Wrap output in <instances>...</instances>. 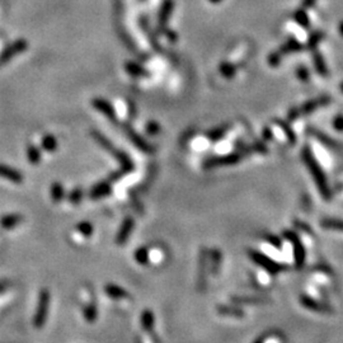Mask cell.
Listing matches in <instances>:
<instances>
[{"label":"cell","mask_w":343,"mask_h":343,"mask_svg":"<svg viewBox=\"0 0 343 343\" xmlns=\"http://www.w3.org/2000/svg\"><path fill=\"white\" fill-rule=\"evenodd\" d=\"M301 155H302V159H304L305 164H306L308 169L310 171L311 175H313L314 182H315V184H317V188L320 192V195H322V197L324 198V200H331L332 193H331V188H329L328 180H327L326 174H324V172H323L320 164L318 163L317 159L314 158L310 148L305 146V148L302 149Z\"/></svg>","instance_id":"cell-1"},{"label":"cell","mask_w":343,"mask_h":343,"mask_svg":"<svg viewBox=\"0 0 343 343\" xmlns=\"http://www.w3.org/2000/svg\"><path fill=\"white\" fill-rule=\"evenodd\" d=\"M48 305H50V294H48L47 290H42L41 294H40L39 308H37L35 320H33L36 328H41L46 323L48 314Z\"/></svg>","instance_id":"cell-2"},{"label":"cell","mask_w":343,"mask_h":343,"mask_svg":"<svg viewBox=\"0 0 343 343\" xmlns=\"http://www.w3.org/2000/svg\"><path fill=\"white\" fill-rule=\"evenodd\" d=\"M242 153H233V154L224 155V157H211L205 160L204 167L206 169H210L215 168V167L233 166V164L238 163L242 159Z\"/></svg>","instance_id":"cell-3"},{"label":"cell","mask_w":343,"mask_h":343,"mask_svg":"<svg viewBox=\"0 0 343 343\" xmlns=\"http://www.w3.org/2000/svg\"><path fill=\"white\" fill-rule=\"evenodd\" d=\"M249 257L252 258V259L255 260L256 263L259 264L260 267H263L264 269H267L268 272L271 273H277L280 272L282 269V267L280 266V264H277L275 262V260H272L271 258L266 257L264 255H262V253H259V252L257 251H249Z\"/></svg>","instance_id":"cell-4"},{"label":"cell","mask_w":343,"mask_h":343,"mask_svg":"<svg viewBox=\"0 0 343 343\" xmlns=\"http://www.w3.org/2000/svg\"><path fill=\"white\" fill-rule=\"evenodd\" d=\"M284 235L285 238L290 240L291 244H293L294 256H295L296 264H298V266H301V264L304 263V259H305V249L304 247H302V243L300 242L299 237H298V235L291 230H285Z\"/></svg>","instance_id":"cell-5"},{"label":"cell","mask_w":343,"mask_h":343,"mask_svg":"<svg viewBox=\"0 0 343 343\" xmlns=\"http://www.w3.org/2000/svg\"><path fill=\"white\" fill-rule=\"evenodd\" d=\"M125 131H126V133H128L129 139L132 141L133 145L136 146L139 150L144 151V153H149V154L154 153V148H153V146H151L150 144L144 139V137L140 136L136 131H133L130 126H126V128H125Z\"/></svg>","instance_id":"cell-6"},{"label":"cell","mask_w":343,"mask_h":343,"mask_svg":"<svg viewBox=\"0 0 343 343\" xmlns=\"http://www.w3.org/2000/svg\"><path fill=\"white\" fill-rule=\"evenodd\" d=\"M332 98L328 97V95H322L319 98H315V99H311V101L306 102V103L302 104L301 107L299 108L300 115H308V113L313 112L317 108H320V107L328 106L331 103Z\"/></svg>","instance_id":"cell-7"},{"label":"cell","mask_w":343,"mask_h":343,"mask_svg":"<svg viewBox=\"0 0 343 343\" xmlns=\"http://www.w3.org/2000/svg\"><path fill=\"white\" fill-rule=\"evenodd\" d=\"M93 107L97 108L99 112H102L103 115H106L108 119L111 120L112 122H117V116H116V111L115 108L112 107V104L110 103L106 99H101V98H97L94 101L92 102Z\"/></svg>","instance_id":"cell-8"},{"label":"cell","mask_w":343,"mask_h":343,"mask_svg":"<svg viewBox=\"0 0 343 343\" xmlns=\"http://www.w3.org/2000/svg\"><path fill=\"white\" fill-rule=\"evenodd\" d=\"M133 225L135 224H133V220L131 219V217L125 219V221L122 222L121 225V228H120L119 234H117V238H116V243H117L119 246H121V244L128 242L131 231H132L133 229Z\"/></svg>","instance_id":"cell-9"},{"label":"cell","mask_w":343,"mask_h":343,"mask_svg":"<svg viewBox=\"0 0 343 343\" xmlns=\"http://www.w3.org/2000/svg\"><path fill=\"white\" fill-rule=\"evenodd\" d=\"M113 157H116V159L119 160L120 166L122 167V172L124 173H129L133 169V163L132 160L128 157V154H125L124 151H120L115 148V150L112 151Z\"/></svg>","instance_id":"cell-10"},{"label":"cell","mask_w":343,"mask_h":343,"mask_svg":"<svg viewBox=\"0 0 343 343\" xmlns=\"http://www.w3.org/2000/svg\"><path fill=\"white\" fill-rule=\"evenodd\" d=\"M111 192V184L108 182H101V183L95 184L92 189H90V193H89V197L92 200H98V198H102L104 196H107Z\"/></svg>","instance_id":"cell-11"},{"label":"cell","mask_w":343,"mask_h":343,"mask_svg":"<svg viewBox=\"0 0 343 343\" xmlns=\"http://www.w3.org/2000/svg\"><path fill=\"white\" fill-rule=\"evenodd\" d=\"M313 60L314 66H315V70L318 71V74L322 75V77H327V75H328V68H327L326 65L324 57L322 56V53H320L319 51H314Z\"/></svg>","instance_id":"cell-12"},{"label":"cell","mask_w":343,"mask_h":343,"mask_svg":"<svg viewBox=\"0 0 343 343\" xmlns=\"http://www.w3.org/2000/svg\"><path fill=\"white\" fill-rule=\"evenodd\" d=\"M172 12H173V1H172V0H166L162 9H160L159 14V26L162 27V28L167 24Z\"/></svg>","instance_id":"cell-13"},{"label":"cell","mask_w":343,"mask_h":343,"mask_svg":"<svg viewBox=\"0 0 343 343\" xmlns=\"http://www.w3.org/2000/svg\"><path fill=\"white\" fill-rule=\"evenodd\" d=\"M302 50V44L300 43L298 40L295 39H290L286 43L284 44L280 50V53L281 55H285V53H291V52H296V51Z\"/></svg>","instance_id":"cell-14"},{"label":"cell","mask_w":343,"mask_h":343,"mask_svg":"<svg viewBox=\"0 0 343 343\" xmlns=\"http://www.w3.org/2000/svg\"><path fill=\"white\" fill-rule=\"evenodd\" d=\"M125 69L132 77H146L148 75V71L142 68V66H140L139 64H135V62H128L125 65Z\"/></svg>","instance_id":"cell-15"},{"label":"cell","mask_w":343,"mask_h":343,"mask_svg":"<svg viewBox=\"0 0 343 343\" xmlns=\"http://www.w3.org/2000/svg\"><path fill=\"white\" fill-rule=\"evenodd\" d=\"M106 293L111 298H113V299H124V298L128 296V293L124 289L116 286V285H108V286H106Z\"/></svg>","instance_id":"cell-16"},{"label":"cell","mask_w":343,"mask_h":343,"mask_svg":"<svg viewBox=\"0 0 343 343\" xmlns=\"http://www.w3.org/2000/svg\"><path fill=\"white\" fill-rule=\"evenodd\" d=\"M294 19L296 21V23L300 24L304 28H309L310 27V19H309L308 14L305 13L304 9H299L296 10L295 14H294Z\"/></svg>","instance_id":"cell-17"},{"label":"cell","mask_w":343,"mask_h":343,"mask_svg":"<svg viewBox=\"0 0 343 343\" xmlns=\"http://www.w3.org/2000/svg\"><path fill=\"white\" fill-rule=\"evenodd\" d=\"M322 226L324 229H331V230L343 231V220L337 219H324L322 220Z\"/></svg>","instance_id":"cell-18"},{"label":"cell","mask_w":343,"mask_h":343,"mask_svg":"<svg viewBox=\"0 0 343 343\" xmlns=\"http://www.w3.org/2000/svg\"><path fill=\"white\" fill-rule=\"evenodd\" d=\"M65 196V191H64V187L60 183H53L51 187V197L55 202H60Z\"/></svg>","instance_id":"cell-19"},{"label":"cell","mask_w":343,"mask_h":343,"mask_svg":"<svg viewBox=\"0 0 343 343\" xmlns=\"http://www.w3.org/2000/svg\"><path fill=\"white\" fill-rule=\"evenodd\" d=\"M141 324L142 328L146 329V331H150L154 326V315L150 310H145L141 315Z\"/></svg>","instance_id":"cell-20"},{"label":"cell","mask_w":343,"mask_h":343,"mask_svg":"<svg viewBox=\"0 0 343 343\" xmlns=\"http://www.w3.org/2000/svg\"><path fill=\"white\" fill-rule=\"evenodd\" d=\"M324 39V33L322 32V31H317V32L311 33L310 37H309L308 40V48L309 50H315V47H317L318 44H319V42L322 41V40Z\"/></svg>","instance_id":"cell-21"},{"label":"cell","mask_w":343,"mask_h":343,"mask_svg":"<svg viewBox=\"0 0 343 343\" xmlns=\"http://www.w3.org/2000/svg\"><path fill=\"white\" fill-rule=\"evenodd\" d=\"M276 124H278V126L284 130V132H285V135H286V137H287V140H289V142L290 144H295L296 142V136H295V133H294V131L291 130V128L289 126V125L286 124V122H284V121H281V120H276Z\"/></svg>","instance_id":"cell-22"},{"label":"cell","mask_w":343,"mask_h":343,"mask_svg":"<svg viewBox=\"0 0 343 343\" xmlns=\"http://www.w3.org/2000/svg\"><path fill=\"white\" fill-rule=\"evenodd\" d=\"M92 135H93V137H94V139L97 140L99 144H101L102 148L106 149L107 151H111V153H112V151L115 150V148H113L112 144H111V142L108 141V139H106V137H104L102 133H99L98 131H93Z\"/></svg>","instance_id":"cell-23"},{"label":"cell","mask_w":343,"mask_h":343,"mask_svg":"<svg viewBox=\"0 0 343 343\" xmlns=\"http://www.w3.org/2000/svg\"><path fill=\"white\" fill-rule=\"evenodd\" d=\"M0 174L9 178L10 180H14V182H21L22 180L21 174H19L18 172L13 171V169L10 168H6V167H1V168H0Z\"/></svg>","instance_id":"cell-24"},{"label":"cell","mask_w":343,"mask_h":343,"mask_svg":"<svg viewBox=\"0 0 343 343\" xmlns=\"http://www.w3.org/2000/svg\"><path fill=\"white\" fill-rule=\"evenodd\" d=\"M42 146H43L44 150L47 151H53L55 149L57 148V141L56 139L53 136H51V135H47V136H44L43 139H42Z\"/></svg>","instance_id":"cell-25"},{"label":"cell","mask_w":343,"mask_h":343,"mask_svg":"<svg viewBox=\"0 0 343 343\" xmlns=\"http://www.w3.org/2000/svg\"><path fill=\"white\" fill-rule=\"evenodd\" d=\"M220 71H221V74L224 75L225 78H228V79H230V78H233L234 75H235V68H234L231 64H228V62L221 64Z\"/></svg>","instance_id":"cell-26"},{"label":"cell","mask_w":343,"mask_h":343,"mask_svg":"<svg viewBox=\"0 0 343 343\" xmlns=\"http://www.w3.org/2000/svg\"><path fill=\"white\" fill-rule=\"evenodd\" d=\"M78 230L83 234L84 237H90V235L93 234V226H92V224H90V222L83 221L78 225Z\"/></svg>","instance_id":"cell-27"},{"label":"cell","mask_w":343,"mask_h":343,"mask_svg":"<svg viewBox=\"0 0 343 343\" xmlns=\"http://www.w3.org/2000/svg\"><path fill=\"white\" fill-rule=\"evenodd\" d=\"M135 258L139 263L145 264L149 259V253L148 249L146 248H139L136 252H135Z\"/></svg>","instance_id":"cell-28"},{"label":"cell","mask_w":343,"mask_h":343,"mask_svg":"<svg viewBox=\"0 0 343 343\" xmlns=\"http://www.w3.org/2000/svg\"><path fill=\"white\" fill-rule=\"evenodd\" d=\"M83 196H84L83 189L78 187V188H74L73 191H71L70 195H69V200H70L73 204H79V202L82 201Z\"/></svg>","instance_id":"cell-29"},{"label":"cell","mask_w":343,"mask_h":343,"mask_svg":"<svg viewBox=\"0 0 343 343\" xmlns=\"http://www.w3.org/2000/svg\"><path fill=\"white\" fill-rule=\"evenodd\" d=\"M84 315H86L88 322H94L95 318H97V309H95V305H89L88 308L84 309Z\"/></svg>","instance_id":"cell-30"},{"label":"cell","mask_w":343,"mask_h":343,"mask_svg":"<svg viewBox=\"0 0 343 343\" xmlns=\"http://www.w3.org/2000/svg\"><path fill=\"white\" fill-rule=\"evenodd\" d=\"M225 131H226V128L214 129V130H211L210 132L207 133V136L210 137L211 140H214V141H216V140L221 139V137L224 136V135H225Z\"/></svg>","instance_id":"cell-31"},{"label":"cell","mask_w":343,"mask_h":343,"mask_svg":"<svg viewBox=\"0 0 343 343\" xmlns=\"http://www.w3.org/2000/svg\"><path fill=\"white\" fill-rule=\"evenodd\" d=\"M296 75L301 82H308L310 79V74H309V70L305 66H299L296 69Z\"/></svg>","instance_id":"cell-32"},{"label":"cell","mask_w":343,"mask_h":343,"mask_svg":"<svg viewBox=\"0 0 343 343\" xmlns=\"http://www.w3.org/2000/svg\"><path fill=\"white\" fill-rule=\"evenodd\" d=\"M220 260H221V253H220L219 251H214L213 252V273L217 272Z\"/></svg>","instance_id":"cell-33"},{"label":"cell","mask_w":343,"mask_h":343,"mask_svg":"<svg viewBox=\"0 0 343 343\" xmlns=\"http://www.w3.org/2000/svg\"><path fill=\"white\" fill-rule=\"evenodd\" d=\"M281 53L280 52H272L268 56V62L271 66H278L280 65V61H281Z\"/></svg>","instance_id":"cell-34"},{"label":"cell","mask_w":343,"mask_h":343,"mask_svg":"<svg viewBox=\"0 0 343 343\" xmlns=\"http://www.w3.org/2000/svg\"><path fill=\"white\" fill-rule=\"evenodd\" d=\"M159 131L160 128L157 122H149V124L146 125V132H148L149 135H157Z\"/></svg>","instance_id":"cell-35"},{"label":"cell","mask_w":343,"mask_h":343,"mask_svg":"<svg viewBox=\"0 0 343 343\" xmlns=\"http://www.w3.org/2000/svg\"><path fill=\"white\" fill-rule=\"evenodd\" d=\"M28 158H30V160L32 163H37L40 160L39 150L36 148H33V146H31V148L28 149Z\"/></svg>","instance_id":"cell-36"},{"label":"cell","mask_w":343,"mask_h":343,"mask_svg":"<svg viewBox=\"0 0 343 343\" xmlns=\"http://www.w3.org/2000/svg\"><path fill=\"white\" fill-rule=\"evenodd\" d=\"M264 238H266V240H268L271 244H272L273 247H276V248H278V249H281V247H282V243H281V240L278 239L277 237H275V235H269V234H267V235H264Z\"/></svg>","instance_id":"cell-37"},{"label":"cell","mask_w":343,"mask_h":343,"mask_svg":"<svg viewBox=\"0 0 343 343\" xmlns=\"http://www.w3.org/2000/svg\"><path fill=\"white\" fill-rule=\"evenodd\" d=\"M333 128L337 131H343V116L337 115L333 120Z\"/></svg>","instance_id":"cell-38"},{"label":"cell","mask_w":343,"mask_h":343,"mask_svg":"<svg viewBox=\"0 0 343 343\" xmlns=\"http://www.w3.org/2000/svg\"><path fill=\"white\" fill-rule=\"evenodd\" d=\"M219 311L221 314H233V315H243V313L240 310H238V309H234V310H231V309H229L228 306H220Z\"/></svg>","instance_id":"cell-39"},{"label":"cell","mask_w":343,"mask_h":343,"mask_svg":"<svg viewBox=\"0 0 343 343\" xmlns=\"http://www.w3.org/2000/svg\"><path fill=\"white\" fill-rule=\"evenodd\" d=\"M300 116V111L298 107H294V108H291L290 111H289V113H287V119H289V121H294V120H296L298 117Z\"/></svg>","instance_id":"cell-40"},{"label":"cell","mask_w":343,"mask_h":343,"mask_svg":"<svg viewBox=\"0 0 343 343\" xmlns=\"http://www.w3.org/2000/svg\"><path fill=\"white\" fill-rule=\"evenodd\" d=\"M255 149H256V150H257V151H259V153H263V154H264V153H267V148H266V146H264L263 144H262V142H260V141H257V142H256V144H255Z\"/></svg>","instance_id":"cell-41"},{"label":"cell","mask_w":343,"mask_h":343,"mask_svg":"<svg viewBox=\"0 0 343 343\" xmlns=\"http://www.w3.org/2000/svg\"><path fill=\"white\" fill-rule=\"evenodd\" d=\"M317 0H302V8L304 9H309L315 4Z\"/></svg>","instance_id":"cell-42"},{"label":"cell","mask_w":343,"mask_h":343,"mask_svg":"<svg viewBox=\"0 0 343 343\" xmlns=\"http://www.w3.org/2000/svg\"><path fill=\"white\" fill-rule=\"evenodd\" d=\"M295 225H296V226H299L300 229H302V230H304V231H306V233H308V231H309V233H311L310 229L308 228L309 225L304 224V222H301V221H295Z\"/></svg>","instance_id":"cell-43"},{"label":"cell","mask_w":343,"mask_h":343,"mask_svg":"<svg viewBox=\"0 0 343 343\" xmlns=\"http://www.w3.org/2000/svg\"><path fill=\"white\" fill-rule=\"evenodd\" d=\"M263 137L266 140H272V131H271V129H268V128H266L263 130Z\"/></svg>","instance_id":"cell-44"},{"label":"cell","mask_w":343,"mask_h":343,"mask_svg":"<svg viewBox=\"0 0 343 343\" xmlns=\"http://www.w3.org/2000/svg\"><path fill=\"white\" fill-rule=\"evenodd\" d=\"M204 271V258H201V272ZM202 280H204V277H202V273H200V282H198V286L201 287L202 286Z\"/></svg>","instance_id":"cell-45"},{"label":"cell","mask_w":343,"mask_h":343,"mask_svg":"<svg viewBox=\"0 0 343 343\" xmlns=\"http://www.w3.org/2000/svg\"><path fill=\"white\" fill-rule=\"evenodd\" d=\"M338 28H340V32H341V35L343 36V21L341 22V23H340V26H338Z\"/></svg>","instance_id":"cell-46"},{"label":"cell","mask_w":343,"mask_h":343,"mask_svg":"<svg viewBox=\"0 0 343 343\" xmlns=\"http://www.w3.org/2000/svg\"><path fill=\"white\" fill-rule=\"evenodd\" d=\"M210 1H213V3H219V1H221V0H210Z\"/></svg>","instance_id":"cell-47"},{"label":"cell","mask_w":343,"mask_h":343,"mask_svg":"<svg viewBox=\"0 0 343 343\" xmlns=\"http://www.w3.org/2000/svg\"><path fill=\"white\" fill-rule=\"evenodd\" d=\"M341 90H342V92H343V82H342V83H341Z\"/></svg>","instance_id":"cell-48"}]
</instances>
